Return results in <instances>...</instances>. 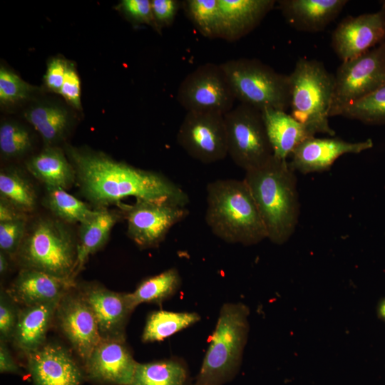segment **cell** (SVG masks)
<instances>
[{"label": "cell", "mask_w": 385, "mask_h": 385, "mask_svg": "<svg viewBox=\"0 0 385 385\" xmlns=\"http://www.w3.org/2000/svg\"><path fill=\"white\" fill-rule=\"evenodd\" d=\"M73 289L60 300L55 317L61 332L84 364L102 338L91 309L79 292Z\"/></svg>", "instance_id": "obj_13"}, {"label": "cell", "mask_w": 385, "mask_h": 385, "mask_svg": "<svg viewBox=\"0 0 385 385\" xmlns=\"http://www.w3.org/2000/svg\"><path fill=\"white\" fill-rule=\"evenodd\" d=\"M235 99L260 111H287L290 103L289 75L277 72L256 58H240L220 63Z\"/></svg>", "instance_id": "obj_7"}, {"label": "cell", "mask_w": 385, "mask_h": 385, "mask_svg": "<svg viewBox=\"0 0 385 385\" xmlns=\"http://www.w3.org/2000/svg\"><path fill=\"white\" fill-rule=\"evenodd\" d=\"M76 109H81V81L73 65L68 63L63 86L59 92Z\"/></svg>", "instance_id": "obj_40"}, {"label": "cell", "mask_w": 385, "mask_h": 385, "mask_svg": "<svg viewBox=\"0 0 385 385\" xmlns=\"http://www.w3.org/2000/svg\"><path fill=\"white\" fill-rule=\"evenodd\" d=\"M34 385H81L85 377L70 352L62 345L45 343L26 355Z\"/></svg>", "instance_id": "obj_17"}, {"label": "cell", "mask_w": 385, "mask_h": 385, "mask_svg": "<svg viewBox=\"0 0 385 385\" xmlns=\"http://www.w3.org/2000/svg\"><path fill=\"white\" fill-rule=\"evenodd\" d=\"M220 38L233 42L253 31L273 9L274 0H217Z\"/></svg>", "instance_id": "obj_20"}, {"label": "cell", "mask_w": 385, "mask_h": 385, "mask_svg": "<svg viewBox=\"0 0 385 385\" xmlns=\"http://www.w3.org/2000/svg\"><path fill=\"white\" fill-rule=\"evenodd\" d=\"M261 112L273 155L277 158L287 160L300 143L314 136L285 111L265 108Z\"/></svg>", "instance_id": "obj_23"}, {"label": "cell", "mask_w": 385, "mask_h": 385, "mask_svg": "<svg viewBox=\"0 0 385 385\" xmlns=\"http://www.w3.org/2000/svg\"><path fill=\"white\" fill-rule=\"evenodd\" d=\"M0 372L1 374H14L24 375L23 371L14 359L6 342L0 341Z\"/></svg>", "instance_id": "obj_42"}, {"label": "cell", "mask_w": 385, "mask_h": 385, "mask_svg": "<svg viewBox=\"0 0 385 385\" xmlns=\"http://www.w3.org/2000/svg\"><path fill=\"white\" fill-rule=\"evenodd\" d=\"M191 385H195V384H192Z\"/></svg>", "instance_id": "obj_47"}, {"label": "cell", "mask_w": 385, "mask_h": 385, "mask_svg": "<svg viewBox=\"0 0 385 385\" xmlns=\"http://www.w3.org/2000/svg\"><path fill=\"white\" fill-rule=\"evenodd\" d=\"M287 23L304 32H320L332 22L346 0H280L277 1Z\"/></svg>", "instance_id": "obj_21"}, {"label": "cell", "mask_w": 385, "mask_h": 385, "mask_svg": "<svg viewBox=\"0 0 385 385\" xmlns=\"http://www.w3.org/2000/svg\"><path fill=\"white\" fill-rule=\"evenodd\" d=\"M125 342L101 339L83 364L85 377L102 385H131L138 362Z\"/></svg>", "instance_id": "obj_16"}, {"label": "cell", "mask_w": 385, "mask_h": 385, "mask_svg": "<svg viewBox=\"0 0 385 385\" xmlns=\"http://www.w3.org/2000/svg\"><path fill=\"white\" fill-rule=\"evenodd\" d=\"M120 207L127 220L128 236L141 249L158 246L170 229L189 215L185 206L143 199Z\"/></svg>", "instance_id": "obj_11"}, {"label": "cell", "mask_w": 385, "mask_h": 385, "mask_svg": "<svg viewBox=\"0 0 385 385\" xmlns=\"http://www.w3.org/2000/svg\"><path fill=\"white\" fill-rule=\"evenodd\" d=\"M180 285V273L172 267L143 279L128 297L135 309L142 303L160 304L173 296Z\"/></svg>", "instance_id": "obj_28"}, {"label": "cell", "mask_w": 385, "mask_h": 385, "mask_svg": "<svg viewBox=\"0 0 385 385\" xmlns=\"http://www.w3.org/2000/svg\"><path fill=\"white\" fill-rule=\"evenodd\" d=\"M91 309L103 339L125 341V327L135 308L128 293L116 292L98 284H88L78 290Z\"/></svg>", "instance_id": "obj_15"}, {"label": "cell", "mask_w": 385, "mask_h": 385, "mask_svg": "<svg viewBox=\"0 0 385 385\" xmlns=\"http://www.w3.org/2000/svg\"><path fill=\"white\" fill-rule=\"evenodd\" d=\"M119 219L120 215L117 212L99 210L95 216L80 224L75 277L89 256L105 245L111 229Z\"/></svg>", "instance_id": "obj_25"}, {"label": "cell", "mask_w": 385, "mask_h": 385, "mask_svg": "<svg viewBox=\"0 0 385 385\" xmlns=\"http://www.w3.org/2000/svg\"><path fill=\"white\" fill-rule=\"evenodd\" d=\"M181 7L195 29L208 38H220V16L217 0H185Z\"/></svg>", "instance_id": "obj_32"}, {"label": "cell", "mask_w": 385, "mask_h": 385, "mask_svg": "<svg viewBox=\"0 0 385 385\" xmlns=\"http://www.w3.org/2000/svg\"><path fill=\"white\" fill-rule=\"evenodd\" d=\"M372 147L371 139L349 142L337 137L313 136L295 148L288 163L294 171L302 174L320 173L329 170L335 160L344 154H358Z\"/></svg>", "instance_id": "obj_18"}, {"label": "cell", "mask_w": 385, "mask_h": 385, "mask_svg": "<svg viewBox=\"0 0 385 385\" xmlns=\"http://www.w3.org/2000/svg\"><path fill=\"white\" fill-rule=\"evenodd\" d=\"M45 204L62 222L80 224L95 216L99 210H91L85 202L61 188L46 187Z\"/></svg>", "instance_id": "obj_31"}, {"label": "cell", "mask_w": 385, "mask_h": 385, "mask_svg": "<svg viewBox=\"0 0 385 385\" xmlns=\"http://www.w3.org/2000/svg\"><path fill=\"white\" fill-rule=\"evenodd\" d=\"M77 244L62 221L42 217L26 228L16 255L24 269L74 278Z\"/></svg>", "instance_id": "obj_6"}, {"label": "cell", "mask_w": 385, "mask_h": 385, "mask_svg": "<svg viewBox=\"0 0 385 385\" xmlns=\"http://www.w3.org/2000/svg\"><path fill=\"white\" fill-rule=\"evenodd\" d=\"M224 117L227 153L236 165L246 172L273 155L261 111L240 103Z\"/></svg>", "instance_id": "obj_8"}, {"label": "cell", "mask_w": 385, "mask_h": 385, "mask_svg": "<svg viewBox=\"0 0 385 385\" xmlns=\"http://www.w3.org/2000/svg\"><path fill=\"white\" fill-rule=\"evenodd\" d=\"M28 170L46 187L69 188L76 180V173L68 158L58 148L46 146L29 158Z\"/></svg>", "instance_id": "obj_24"}, {"label": "cell", "mask_w": 385, "mask_h": 385, "mask_svg": "<svg viewBox=\"0 0 385 385\" xmlns=\"http://www.w3.org/2000/svg\"><path fill=\"white\" fill-rule=\"evenodd\" d=\"M36 88L24 81L17 74L1 66L0 102L9 105L27 98Z\"/></svg>", "instance_id": "obj_35"}, {"label": "cell", "mask_w": 385, "mask_h": 385, "mask_svg": "<svg viewBox=\"0 0 385 385\" xmlns=\"http://www.w3.org/2000/svg\"><path fill=\"white\" fill-rule=\"evenodd\" d=\"M339 115L366 124H384L385 84L346 106Z\"/></svg>", "instance_id": "obj_33"}, {"label": "cell", "mask_w": 385, "mask_h": 385, "mask_svg": "<svg viewBox=\"0 0 385 385\" xmlns=\"http://www.w3.org/2000/svg\"><path fill=\"white\" fill-rule=\"evenodd\" d=\"M1 198L26 214L34 210L37 196L32 184L14 168L1 170L0 173Z\"/></svg>", "instance_id": "obj_30"}, {"label": "cell", "mask_w": 385, "mask_h": 385, "mask_svg": "<svg viewBox=\"0 0 385 385\" xmlns=\"http://www.w3.org/2000/svg\"><path fill=\"white\" fill-rule=\"evenodd\" d=\"M177 101L187 112H216L223 115L236 101L220 64L206 63L189 73L180 83Z\"/></svg>", "instance_id": "obj_10"}, {"label": "cell", "mask_w": 385, "mask_h": 385, "mask_svg": "<svg viewBox=\"0 0 385 385\" xmlns=\"http://www.w3.org/2000/svg\"><path fill=\"white\" fill-rule=\"evenodd\" d=\"M197 312H152L147 317L141 339L143 342H160L200 320Z\"/></svg>", "instance_id": "obj_29"}, {"label": "cell", "mask_w": 385, "mask_h": 385, "mask_svg": "<svg viewBox=\"0 0 385 385\" xmlns=\"http://www.w3.org/2000/svg\"><path fill=\"white\" fill-rule=\"evenodd\" d=\"M120 8L133 23L145 24L157 30L150 0H123Z\"/></svg>", "instance_id": "obj_38"}, {"label": "cell", "mask_w": 385, "mask_h": 385, "mask_svg": "<svg viewBox=\"0 0 385 385\" xmlns=\"http://www.w3.org/2000/svg\"><path fill=\"white\" fill-rule=\"evenodd\" d=\"M385 41V4L374 13L349 16L341 21L332 35V46L346 61Z\"/></svg>", "instance_id": "obj_14"}, {"label": "cell", "mask_w": 385, "mask_h": 385, "mask_svg": "<svg viewBox=\"0 0 385 385\" xmlns=\"http://www.w3.org/2000/svg\"><path fill=\"white\" fill-rule=\"evenodd\" d=\"M376 312L379 318L385 322V298H383L379 302L376 308Z\"/></svg>", "instance_id": "obj_45"}, {"label": "cell", "mask_w": 385, "mask_h": 385, "mask_svg": "<svg viewBox=\"0 0 385 385\" xmlns=\"http://www.w3.org/2000/svg\"><path fill=\"white\" fill-rule=\"evenodd\" d=\"M68 63L60 58H53L49 61L43 76L46 88L51 91L59 93L63 86Z\"/></svg>", "instance_id": "obj_41"}, {"label": "cell", "mask_w": 385, "mask_h": 385, "mask_svg": "<svg viewBox=\"0 0 385 385\" xmlns=\"http://www.w3.org/2000/svg\"><path fill=\"white\" fill-rule=\"evenodd\" d=\"M249 314L248 307L242 302L221 307L195 385H224L235 378L248 337Z\"/></svg>", "instance_id": "obj_4"}, {"label": "cell", "mask_w": 385, "mask_h": 385, "mask_svg": "<svg viewBox=\"0 0 385 385\" xmlns=\"http://www.w3.org/2000/svg\"><path fill=\"white\" fill-rule=\"evenodd\" d=\"M32 146V139L27 129L15 122H3L0 126V151L10 158L21 156Z\"/></svg>", "instance_id": "obj_34"}, {"label": "cell", "mask_w": 385, "mask_h": 385, "mask_svg": "<svg viewBox=\"0 0 385 385\" xmlns=\"http://www.w3.org/2000/svg\"><path fill=\"white\" fill-rule=\"evenodd\" d=\"M76 286L74 278L21 268L6 292L17 304L27 307L60 301Z\"/></svg>", "instance_id": "obj_19"}, {"label": "cell", "mask_w": 385, "mask_h": 385, "mask_svg": "<svg viewBox=\"0 0 385 385\" xmlns=\"http://www.w3.org/2000/svg\"><path fill=\"white\" fill-rule=\"evenodd\" d=\"M25 217L26 214L0 198V222H10Z\"/></svg>", "instance_id": "obj_43"}, {"label": "cell", "mask_w": 385, "mask_h": 385, "mask_svg": "<svg viewBox=\"0 0 385 385\" xmlns=\"http://www.w3.org/2000/svg\"><path fill=\"white\" fill-rule=\"evenodd\" d=\"M189 369L180 358L137 363L131 385H191Z\"/></svg>", "instance_id": "obj_26"}, {"label": "cell", "mask_w": 385, "mask_h": 385, "mask_svg": "<svg viewBox=\"0 0 385 385\" xmlns=\"http://www.w3.org/2000/svg\"><path fill=\"white\" fill-rule=\"evenodd\" d=\"M8 255L0 251V273L4 274L9 268Z\"/></svg>", "instance_id": "obj_44"}, {"label": "cell", "mask_w": 385, "mask_h": 385, "mask_svg": "<svg viewBox=\"0 0 385 385\" xmlns=\"http://www.w3.org/2000/svg\"><path fill=\"white\" fill-rule=\"evenodd\" d=\"M24 118L38 131L47 146L60 141L70 124L66 110L50 103L31 106L25 111Z\"/></svg>", "instance_id": "obj_27"}, {"label": "cell", "mask_w": 385, "mask_h": 385, "mask_svg": "<svg viewBox=\"0 0 385 385\" xmlns=\"http://www.w3.org/2000/svg\"><path fill=\"white\" fill-rule=\"evenodd\" d=\"M294 170L287 160L272 155L262 165L245 172L247 183L265 225L267 239L285 243L293 235L299 216Z\"/></svg>", "instance_id": "obj_2"}, {"label": "cell", "mask_w": 385, "mask_h": 385, "mask_svg": "<svg viewBox=\"0 0 385 385\" xmlns=\"http://www.w3.org/2000/svg\"><path fill=\"white\" fill-rule=\"evenodd\" d=\"M381 3L385 4V1H382Z\"/></svg>", "instance_id": "obj_46"}, {"label": "cell", "mask_w": 385, "mask_h": 385, "mask_svg": "<svg viewBox=\"0 0 385 385\" xmlns=\"http://www.w3.org/2000/svg\"><path fill=\"white\" fill-rule=\"evenodd\" d=\"M151 7L157 31L170 26L175 20L181 1L178 0H151Z\"/></svg>", "instance_id": "obj_39"}, {"label": "cell", "mask_w": 385, "mask_h": 385, "mask_svg": "<svg viewBox=\"0 0 385 385\" xmlns=\"http://www.w3.org/2000/svg\"><path fill=\"white\" fill-rule=\"evenodd\" d=\"M176 138L188 155L204 164L228 155L225 117L220 113L187 112Z\"/></svg>", "instance_id": "obj_12"}, {"label": "cell", "mask_w": 385, "mask_h": 385, "mask_svg": "<svg viewBox=\"0 0 385 385\" xmlns=\"http://www.w3.org/2000/svg\"><path fill=\"white\" fill-rule=\"evenodd\" d=\"M66 153L83 195L97 207L118 204L128 197L185 207L190 202L180 185L158 172L134 167L101 152L68 146Z\"/></svg>", "instance_id": "obj_1"}, {"label": "cell", "mask_w": 385, "mask_h": 385, "mask_svg": "<svg viewBox=\"0 0 385 385\" xmlns=\"http://www.w3.org/2000/svg\"><path fill=\"white\" fill-rule=\"evenodd\" d=\"M60 301L23 307L11 342L25 355L46 343V334Z\"/></svg>", "instance_id": "obj_22"}, {"label": "cell", "mask_w": 385, "mask_h": 385, "mask_svg": "<svg viewBox=\"0 0 385 385\" xmlns=\"http://www.w3.org/2000/svg\"><path fill=\"white\" fill-rule=\"evenodd\" d=\"M205 220L211 232L227 243L250 246L267 238L244 179H218L207 184Z\"/></svg>", "instance_id": "obj_3"}, {"label": "cell", "mask_w": 385, "mask_h": 385, "mask_svg": "<svg viewBox=\"0 0 385 385\" xmlns=\"http://www.w3.org/2000/svg\"><path fill=\"white\" fill-rule=\"evenodd\" d=\"M291 115L314 136L324 133L334 136L329 118L334 93V75L322 62L299 58L289 75Z\"/></svg>", "instance_id": "obj_5"}, {"label": "cell", "mask_w": 385, "mask_h": 385, "mask_svg": "<svg viewBox=\"0 0 385 385\" xmlns=\"http://www.w3.org/2000/svg\"><path fill=\"white\" fill-rule=\"evenodd\" d=\"M26 218L0 222V249L9 257H16L26 231Z\"/></svg>", "instance_id": "obj_36"}, {"label": "cell", "mask_w": 385, "mask_h": 385, "mask_svg": "<svg viewBox=\"0 0 385 385\" xmlns=\"http://www.w3.org/2000/svg\"><path fill=\"white\" fill-rule=\"evenodd\" d=\"M385 84V41L359 56L342 61L334 75L330 117Z\"/></svg>", "instance_id": "obj_9"}, {"label": "cell", "mask_w": 385, "mask_h": 385, "mask_svg": "<svg viewBox=\"0 0 385 385\" xmlns=\"http://www.w3.org/2000/svg\"><path fill=\"white\" fill-rule=\"evenodd\" d=\"M6 291L0 294V336L5 342L11 341L18 322L20 309Z\"/></svg>", "instance_id": "obj_37"}]
</instances>
